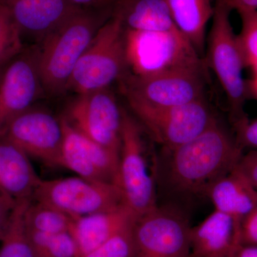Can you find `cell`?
<instances>
[{"label":"cell","mask_w":257,"mask_h":257,"mask_svg":"<svg viewBox=\"0 0 257 257\" xmlns=\"http://www.w3.org/2000/svg\"><path fill=\"white\" fill-rule=\"evenodd\" d=\"M24 50L23 36L8 8L0 3V67Z\"/></svg>","instance_id":"obj_25"},{"label":"cell","mask_w":257,"mask_h":257,"mask_svg":"<svg viewBox=\"0 0 257 257\" xmlns=\"http://www.w3.org/2000/svg\"><path fill=\"white\" fill-rule=\"evenodd\" d=\"M32 199L18 201L15 204L0 240V257H37L25 221V211Z\"/></svg>","instance_id":"obj_22"},{"label":"cell","mask_w":257,"mask_h":257,"mask_svg":"<svg viewBox=\"0 0 257 257\" xmlns=\"http://www.w3.org/2000/svg\"><path fill=\"white\" fill-rule=\"evenodd\" d=\"M62 167L78 177L119 184V157L74 127L64 116Z\"/></svg>","instance_id":"obj_14"},{"label":"cell","mask_w":257,"mask_h":257,"mask_svg":"<svg viewBox=\"0 0 257 257\" xmlns=\"http://www.w3.org/2000/svg\"><path fill=\"white\" fill-rule=\"evenodd\" d=\"M124 45L126 72L137 77H150L172 69L205 64L179 31L124 29Z\"/></svg>","instance_id":"obj_5"},{"label":"cell","mask_w":257,"mask_h":257,"mask_svg":"<svg viewBox=\"0 0 257 257\" xmlns=\"http://www.w3.org/2000/svg\"><path fill=\"white\" fill-rule=\"evenodd\" d=\"M42 91L36 50L24 49L7 64L0 78V136L12 120L32 107Z\"/></svg>","instance_id":"obj_13"},{"label":"cell","mask_w":257,"mask_h":257,"mask_svg":"<svg viewBox=\"0 0 257 257\" xmlns=\"http://www.w3.org/2000/svg\"><path fill=\"white\" fill-rule=\"evenodd\" d=\"M206 64L172 69L150 77H137L125 72L119 88L124 97L152 105H185L206 98Z\"/></svg>","instance_id":"obj_8"},{"label":"cell","mask_w":257,"mask_h":257,"mask_svg":"<svg viewBox=\"0 0 257 257\" xmlns=\"http://www.w3.org/2000/svg\"><path fill=\"white\" fill-rule=\"evenodd\" d=\"M242 150L234 134L216 118L197 138L162 148L154 167L157 190L174 201L170 206L207 197L211 186L236 167Z\"/></svg>","instance_id":"obj_1"},{"label":"cell","mask_w":257,"mask_h":257,"mask_svg":"<svg viewBox=\"0 0 257 257\" xmlns=\"http://www.w3.org/2000/svg\"><path fill=\"white\" fill-rule=\"evenodd\" d=\"M189 257H194V256H191V255H190V256H189Z\"/></svg>","instance_id":"obj_38"},{"label":"cell","mask_w":257,"mask_h":257,"mask_svg":"<svg viewBox=\"0 0 257 257\" xmlns=\"http://www.w3.org/2000/svg\"><path fill=\"white\" fill-rule=\"evenodd\" d=\"M241 221L215 210L192 229L191 256L234 257L241 245Z\"/></svg>","instance_id":"obj_16"},{"label":"cell","mask_w":257,"mask_h":257,"mask_svg":"<svg viewBox=\"0 0 257 257\" xmlns=\"http://www.w3.org/2000/svg\"><path fill=\"white\" fill-rule=\"evenodd\" d=\"M178 31L204 60L207 28L214 15V0H166Z\"/></svg>","instance_id":"obj_21"},{"label":"cell","mask_w":257,"mask_h":257,"mask_svg":"<svg viewBox=\"0 0 257 257\" xmlns=\"http://www.w3.org/2000/svg\"><path fill=\"white\" fill-rule=\"evenodd\" d=\"M63 116L83 135L119 157L122 106L110 88L77 94Z\"/></svg>","instance_id":"obj_11"},{"label":"cell","mask_w":257,"mask_h":257,"mask_svg":"<svg viewBox=\"0 0 257 257\" xmlns=\"http://www.w3.org/2000/svg\"><path fill=\"white\" fill-rule=\"evenodd\" d=\"M253 72L252 79L248 80V89H249L251 96H254L257 99V66L251 67Z\"/></svg>","instance_id":"obj_35"},{"label":"cell","mask_w":257,"mask_h":257,"mask_svg":"<svg viewBox=\"0 0 257 257\" xmlns=\"http://www.w3.org/2000/svg\"><path fill=\"white\" fill-rule=\"evenodd\" d=\"M71 4L83 10L111 9L116 0H67Z\"/></svg>","instance_id":"obj_32"},{"label":"cell","mask_w":257,"mask_h":257,"mask_svg":"<svg viewBox=\"0 0 257 257\" xmlns=\"http://www.w3.org/2000/svg\"><path fill=\"white\" fill-rule=\"evenodd\" d=\"M112 8L80 10L40 42L35 50L44 91L52 94L67 91L77 62L98 30L111 18Z\"/></svg>","instance_id":"obj_2"},{"label":"cell","mask_w":257,"mask_h":257,"mask_svg":"<svg viewBox=\"0 0 257 257\" xmlns=\"http://www.w3.org/2000/svg\"><path fill=\"white\" fill-rule=\"evenodd\" d=\"M135 219L126 204L112 210L74 218L69 231L77 244L79 257L90 252L131 226Z\"/></svg>","instance_id":"obj_17"},{"label":"cell","mask_w":257,"mask_h":257,"mask_svg":"<svg viewBox=\"0 0 257 257\" xmlns=\"http://www.w3.org/2000/svg\"><path fill=\"white\" fill-rule=\"evenodd\" d=\"M126 72L124 29L119 19L111 15L79 59L67 91L79 94L107 89Z\"/></svg>","instance_id":"obj_4"},{"label":"cell","mask_w":257,"mask_h":257,"mask_svg":"<svg viewBox=\"0 0 257 257\" xmlns=\"http://www.w3.org/2000/svg\"><path fill=\"white\" fill-rule=\"evenodd\" d=\"M134 117L164 149H172L190 141L207 130L216 119L207 99L185 105H152L132 97H124Z\"/></svg>","instance_id":"obj_6"},{"label":"cell","mask_w":257,"mask_h":257,"mask_svg":"<svg viewBox=\"0 0 257 257\" xmlns=\"http://www.w3.org/2000/svg\"><path fill=\"white\" fill-rule=\"evenodd\" d=\"M3 135L30 158L62 167L63 125L50 111L32 106L12 120Z\"/></svg>","instance_id":"obj_12"},{"label":"cell","mask_w":257,"mask_h":257,"mask_svg":"<svg viewBox=\"0 0 257 257\" xmlns=\"http://www.w3.org/2000/svg\"><path fill=\"white\" fill-rule=\"evenodd\" d=\"M5 67H6V65H5V67H0V78H1L2 74L3 73V71H4Z\"/></svg>","instance_id":"obj_36"},{"label":"cell","mask_w":257,"mask_h":257,"mask_svg":"<svg viewBox=\"0 0 257 257\" xmlns=\"http://www.w3.org/2000/svg\"><path fill=\"white\" fill-rule=\"evenodd\" d=\"M231 11L238 14L257 10V0H224Z\"/></svg>","instance_id":"obj_33"},{"label":"cell","mask_w":257,"mask_h":257,"mask_svg":"<svg viewBox=\"0 0 257 257\" xmlns=\"http://www.w3.org/2000/svg\"><path fill=\"white\" fill-rule=\"evenodd\" d=\"M22 36L28 35L40 40L68 20L81 8L67 0H6Z\"/></svg>","instance_id":"obj_15"},{"label":"cell","mask_w":257,"mask_h":257,"mask_svg":"<svg viewBox=\"0 0 257 257\" xmlns=\"http://www.w3.org/2000/svg\"><path fill=\"white\" fill-rule=\"evenodd\" d=\"M234 133L237 143L242 150L248 147L251 150H257V119L251 121L248 120Z\"/></svg>","instance_id":"obj_29"},{"label":"cell","mask_w":257,"mask_h":257,"mask_svg":"<svg viewBox=\"0 0 257 257\" xmlns=\"http://www.w3.org/2000/svg\"><path fill=\"white\" fill-rule=\"evenodd\" d=\"M234 257H257L256 245L241 244Z\"/></svg>","instance_id":"obj_34"},{"label":"cell","mask_w":257,"mask_h":257,"mask_svg":"<svg viewBox=\"0 0 257 257\" xmlns=\"http://www.w3.org/2000/svg\"><path fill=\"white\" fill-rule=\"evenodd\" d=\"M28 231L37 257H79L78 248L69 231L59 234Z\"/></svg>","instance_id":"obj_24"},{"label":"cell","mask_w":257,"mask_h":257,"mask_svg":"<svg viewBox=\"0 0 257 257\" xmlns=\"http://www.w3.org/2000/svg\"><path fill=\"white\" fill-rule=\"evenodd\" d=\"M111 15L119 19L125 30L178 31L166 0H116Z\"/></svg>","instance_id":"obj_20"},{"label":"cell","mask_w":257,"mask_h":257,"mask_svg":"<svg viewBox=\"0 0 257 257\" xmlns=\"http://www.w3.org/2000/svg\"><path fill=\"white\" fill-rule=\"evenodd\" d=\"M32 199L57 208L73 219L125 204L119 186L80 177L42 179Z\"/></svg>","instance_id":"obj_9"},{"label":"cell","mask_w":257,"mask_h":257,"mask_svg":"<svg viewBox=\"0 0 257 257\" xmlns=\"http://www.w3.org/2000/svg\"><path fill=\"white\" fill-rule=\"evenodd\" d=\"M5 1H6V0H0V3H5Z\"/></svg>","instance_id":"obj_37"},{"label":"cell","mask_w":257,"mask_h":257,"mask_svg":"<svg viewBox=\"0 0 257 257\" xmlns=\"http://www.w3.org/2000/svg\"><path fill=\"white\" fill-rule=\"evenodd\" d=\"M231 12L224 0H214L204 61L206 67L214 72L224 93L234 131L248 120L244 106L251 94L248 80L243 77L246 67L237 35L231 25Z\"/></svg>","instance_id":"obj_3"},{"label":"cell","mask_w":257,"mask_h":257,"mask_svg":"<svg viewBox=\"0 0 257 257\" xmlns=\"http://www.w3.org/2000/svg\"><path fill=\"white\" fill-rule=\"evenodd\" d=\"M241 244L257 246V207L241 222Z\"/></svg>","instance_id":"obj_30"},{"label":"cell","mask_w":257,"mask_h":257,"mask_svg":"<svg viewBox=\"0 0 257 257\" xmlns=\"http://www.w3.org/2000/svg\"><path fill=\"white\" fill-rule=\"evenodd\" d=\"M133 224L82 257H133Z\"/></svg>","instance_id":"obj_27"},{"label":"cell","mask_w":257,"mask_h":257,"mask_svg":"<svg viewBox=\"0 0 257 257\" xmlns=\"http://www.w3.org/2000/svg\"><path fill=\"white\" fill-rule=\"evenodd\" d=\"M16 201L0 193V240L4 234Z\"/></svg>","instance_id":"obj_31"},{"label":"cell","mask_w":257,"mask_h":257,"mask_svg":"<svg viewBox=\"0 0 257 257\" xmlns=\"http://www.w3.org/2000/svg\"><path fill=\"white\" fill-rule=\"evenodd\" d=\"M241 31L237 35L245 67L257 66V10L240 13Z\"/></svg>","instance_id":"obj_26"},{"label":"cell","mask_w":257,"mask_h":257,"mask_svg":"<svg viewBox=\"0 0 257 257\" xmlns=\"http://www.w3.org/2000/svg\"><path fill=\"white\" fill-rule=\"evenodd\" d=\"M192 229L183 210L158 205L134 222L133 257H189Z\"/></svg>","instance_id":"obj_10"},{"label":"cell","mask_w":257,"mask_h":257,"mask_svg":"<svg viewBox=\"0 0 257 257\" xmlns=\"http://www.w3.org/2000/svg\"><path fill=\"white\" fill-rule=\"evenodd\" d=\"M119 186L124 204L136 219L158 206L156 182L149 170L143 128L123 106Z\"/></svg>","instance_id":"obj_7"},{"label":"cell","mask_w":257,"mask_h":257,"mask_svg":"<svg viewBox=\"0 0 257 257\" xmlns=\"http://www.w3.org/2000/svg\"><path fill=\"white\" fill-rule=\"evenodd\" d=\"M41 180L30 157L4 135L0 136V193L16 202L32 199Z\"/></svg>","instance_id":"obj_18"},{"label":"cell","mask_w":257,"mask_h":257,"mask_svg":"<svg viewBox=\"0 0 257 257\" xmlns=\"http://www.w3.org/2000/svg\"><path fill=\"white\" fill-rule=\"evenodd\" d=\"M236 168L257 190V150H250L243 154Z\"/></svg>","instance_id":"obj_28"},{"label":"cell","mask_w":257,"mask_h":257,"mask_svg":"<svg viewBox=\"0 0 257 257\" xmlns=\"http://www.w3.org/2000/svg\"><path fill=\"white\" fill-rule=\"evenodd\" d=\"M73 218L57 208L32 199L25 214L27 229L32 232L59 234L69 231Z\"/></svg>","instance_id":"obj_23"},{"label":"cell","mask_w":257,"mask_h":257,"mask_svg":"<svg viewBox=\"0 0 257 257\" xmlns=\"http://www.w3.org/2000/svg\"><path fill=\"white\" fill-rule=\"evenodd\" d=\"M207 197L215 210L241 222L257 207L256 189L236 167L211 186Z\"/></svg>","instance_id":"obj_19"}]
</instances>
